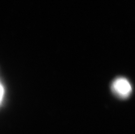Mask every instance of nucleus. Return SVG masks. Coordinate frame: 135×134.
Masks as SVG:
<instances>
[{
	"label": "nucleus",
	"instance_id": "nucleus-1",
	"mask_svg": "<svg viewBox=\"0 0 135 134\" xmlns=\"http://www.w3.org/2000/svg\"><path fill=\"white\" fill-rule=\"evenodd\" d=\"M112 92L121 99L129 97L132 91V87L129 81L125 78L119 77L115 79L111 85Z\"/></svg>",
	"mask_w": 135,
	"mask_h": 134
},
{
	"label": "nucleus",
	"instance_id": "nucleus-2",
	"mask_svg": "<svg viewBox=\"0 0 135 134\" xmlns=\"http://www.w3.org/2000/svg\"><path fill=\"white\" fill-rule=\"evenodd\" d=\"M4 89L2 84H1V102L2 101V99L4 97Z\"/></svg>",
	"mask_w": 135,
	"mask_h": 134
}]
</instances>
